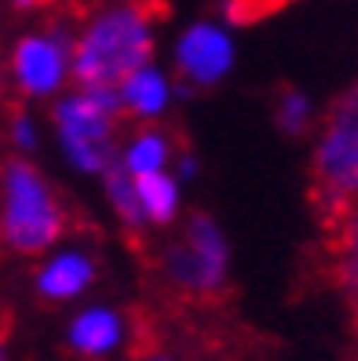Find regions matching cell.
<instances>
[{
    "mask_svg": "<svg viewBox=\"0 0 358 361\" xmlns=\"http://www.w3.org/2000/svg\"><path fill=\"white\" fill-rule=\"evenodd\" d=\"M154 59V23L139 4H114L95 11L73 44V80L80 88L92 84H121L132 70Z\"/></svg>",
    "mask_w": 358,
    "mask_h": 361,
    "instance_id": "6da1fadb",
    "label": "cell"
},
{
    "mask_svg": "<svg viewBox=\"0 0 358 361\" xmlns=\"http://www.w3.org/2000/svg\"><path fill=\"white\" fill-rule=\"evenodd\" d=\"M66 230L52 183L26 161H11L0 179V238L18 256H40L59 245Z\"/></svg>",
    "mask_w": 358,
    "mask_h": 361,
    "instance_id": "7a4b0ae2",
    "label": "cell"
},
{
    "mask_svg": "<svg viewBox=\"0 0 358 361\" xmlns=\"http://www.w3.org/2000/svg\"><path fill=\"white\" fill-rule=\"evenodd\" d=\"M314 201L329 216L358 204V84L336 99L314 146Z\"/></svg>",
    "mask_w": 358,
    "mask_h": 361,
    "instance_id": "3957f363",
    "label": "cell"
},
{
    "mask_svg": "<svg viewBox=\"0 0 358 361\" xmlns=\"http://www.w3.org/2000/svg\"><path fill=\"white\" fill-rule=\"evenodd\" d=\"M114 110H107L88 88L55 102V132L66 161L84 176H102L117 161L114 154Z\"/></svg>",
    "mask_w": 358,
    "mask_h": 361,
    "instance_id": "277c9868",
    "label": "cell"
},
{
    "mask_svg": "<svg viewBox=\"0 0 358 361\" xmlns=\"http://www.w3.org/2000/svg\"><path fill=\"white\" fill-rule=\"evenodd\" d=\"M161 270L168 285L186 295H216L230 274V245L223 238V230L216 226V219L194 216L186 223L183 238L176 245H168Z\"/></svg>",
    "mask_w": 358,
    "mask_h": 361,
    "instance_id": "5b68a950",
    "label": "cell"
},
{
    "mask_svg": "<svg viewBox=\"0 0 358 361\" xmlns=\"http://www.w3.org/2000/svg\"><path fill=\"white\" fill-rule=\"evenodd\" d=\"M73 44L77 37L70 26L55 23L48 33H30L11 48V80L30 99H48L62 92L73 77Z\"/></svg>",
    "mask_w": 358,
    "mask_h": 361,
    "instance_id": "8992f818",
    "label": "cell"
},
{
    "mask_svg": "<svg viewBox=\"0 0 358 361\" xmlns=\"http://www.w3.org/2000/svg\"><path fill=\"white\" fill-rule=\"evenodd\" d=\"M234 40L220 23H194L176 40V66L179 73L198 84V88H213L230 70H234Z\"/></svg>",
    "mask_w": 358,
    "mask_h": 361,
    "instance_id": "52a82bcc",
    "label": "cell"
},
{
    "mask_svg": "<svg viewBox=\"0 0 358 361\" xmlns=\"http://www.w3.org/2000/svg\"><path fill=\"white\" fill-rule=\"evenodd\" d=\"M129 343V317L110 303L80 307L66 325V347L84 361H107Z\"/></svg>",
    "mask_w": 358,
    "mask_h": 361,
    "instance_id": "ba28073f",
    "label": "cell"
},
{
    "mask_svg": "<svg viewBox=\"0 0 358 361\" xmlns=\"http://www.w3.org/2000/svg\"><path fill=\"white\" fill-rule=\"evenodd\" d=\"M95 278H99V267L92 259V252L66 245V248H55L52 256L37 267L33 288H37L40 300H48V303H73L95 285Z\"/></svg>",
    "mask_w": 358,
    "mask_h": 361,
    "instance_id": "9c48e42d",
    "label": "cell"
},
{
    "mask_svg": "<svg viewBox=\"0 0 358 361\" xmlns=\"http://www.w3.org/2000/svg\"><path fill=\"white\" fill-rule=\"evenodd\" d=\"M117 92H121V102H124V110L143 117V121H154L161 117L168 106H172V80H168V73L161 66H154V62H146V66L132 70L129 77H124L117 84Z\"/></svg>",
    "mask_w": 358,
    "mask_h": 361,
    "instance_id": "30bf717a",
    "label": "cell"
},
{
    "mask_svg": "<svg viewBox=\"0 0 358 361\" xmlns=\"http://www.w3.org/2000/svg\"><path fill=\"white\" fill-rule=\"evenodd\" d=\"M117 161L124 164V172H132L136 179L154 176V172H168V164H172V139L161 128H143L129 139V146H124V154Z\"/></svg>",
    "mask_w": 358,
    "mask_h": 361,
    "instance_id": "8fae6325",
    "label": "cell"
},
{
    "mask_svg": "<svg viewBox=\"0 0 358 361\" xmlns=\"http://www.w3.org/2000/svg\"><path fill=\"white\" fill-rule=\"evenodd\" d=\"M336 278L358 317V204L347 208L336 226Z\"/></svg>",
    "mask_w": 358,
    "mask_h": 361,
    "instance_id": "7c38bea8",
    "label": "cell"
},
{
    "mask_svg": "<svg viewBox=\"0 0 358 361\" xmlns=\"http://www.w3.org/2000/svg\"><path fill=\"white\" fill-rule=\"evenodd\" d=\"M102 176H107V197H110L117 219H121L124 226L139 230V226L150 223V219H146V212H143V201H139V183H136L132 172H124L121 161H114Z\"/></svg>",
    "mask_w": 358,
    "mask_h": 361,
    "instance_id": "4fadbf2b",
    "label": "cell"
},
{
    "mask_svg": "<svg viewBox=\"0 0 358 361\" xmlns=\"http://www.w3.org/2000/svg\"><path fill=\"white\" fill-rule=\"evenodd\" d=\"M139 201L150 223H172L179 212V183L168 172H154V176H139Z\"/></svg>",
    "mask_w": 358,
    "mask_h": 361,
    "instance_id": "5bb4252c",
    "label": "cell"
},
{
    "mask_svg": "<svg viewBox=\"0 0 358 361\" xmlns=\"http://www.w3.org/2000/svg\"><path fill=\"white\" fill-rule=\"evenodd\" d=\"M275 117H278V128L289 132V135H304L314 121V102L311 95H304L300 88H285L278 95V106H275Z\"/></svg>",
    "mask_w": 358,
    "mask_h": 361,
    "instance_id": "9a60e30c",
    "label": "cell"
},
{
    "mask_svg": "<svg viewBox=\"0 0 358 361\" xmlns=\"http://www.w3.org/2000/svg\"><path fill=\"white\" fill-rule=\"evenodd\" d=\"M37 139H40V132H37L33 117H23V114H18V117L11 121V142L18 146V150H33Z\"/></svg>",
    "mask_w": 358,
    "mask_h": 361,
    "instance_id": "2e32d148",
    "label": "cell"
},
{
    "mask_svg": "<svg viewBox=\"0 0 358 361\" xmlns=\"http://www.w3.org/2000/svg\"><path fill=\"white\" fill-rule=\"evenodd\" d=\"M194 172H198V161H194L191 154H183V157H179V176H183V179H191Z\"/></svg>",
    "mask_w": 358,
    "mask_h": 361,
    "instance_id": "e0dca14e",
    "label": "cell"
},
{
    "mask_svg": "<svg viewBox=\"0 0 358 361\" xmlns=\"http://www.w3.org/2000/svg\"><path fill=\"white\" fill-rule=\"evenodd\" d=\"M37 4H44V0H15V8H23V11H30V8H37Z\"/></svg>",
    "mask_w": 358,
    "mask_h": 361,
    "instance_id": "ac0fdd59",
    "label": "cell"
},
{
    "mask_svg": "<svg viewBox=\"0 0 358 361\" xmlns=\"http://www.w3.org/2000/svg\"><path fill=\"white\" fill-rule=\"evenodd\" d=\"M146 361H176V357H168V354H154V357H146Z\"/></svg>",
    "mask_w": 358,
    "mask_h": 361,
    "instance_id": "d6986e66",
    "label": "cell"
},
{
    "mask_svg": "<svg viewBox=\"0 0 358 361\" xmlns=\"http://www.w3.org/2000/svg\"><path fill=\"white\" fill-rule=\"evenodd\" d=\"M0 361H8V350H4V343H0Z\"/></svg>",
    "mask_w": 358,
    "mask_h": 361,
    "instance_id": "ffe728a7",
    "label": "cell"
}]
</instances>
